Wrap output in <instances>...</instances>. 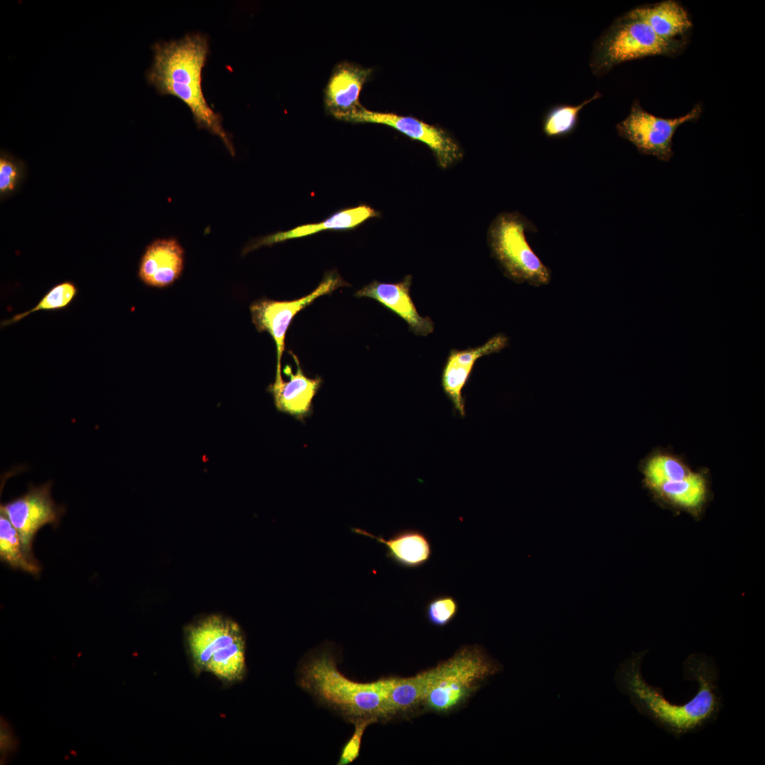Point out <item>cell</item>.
I'll return each mask as SVG.
<instances>
[{"label":"cell","instance_id":"obj_1","mask_svg":"<svg viewBox=\"0 0 765 765\" xmlns=\"http://www.w3.org/2000/svg\"><path fill=\"white\" fill-rule=\"evenodd\" d=\"M647 652H632L614 674L616 687L630 698L638 712L676 739L714 722L723 706L718 684L720 670L715 659L702 653H693L685 659L684 679L696 681L698 688L690 700L677 704L669 701L661 688L644 679L641 667Z\"/></svg>","mask_w":765,"mask_h":765},{"label":"cell","instance_id":"obj_2","mask_svg":"<svg viewBox=\"0 0 765 765\" xmlns=\"http://www.w3.org/2000/svg\"><path fill=\"white\" fill-rule=\"evenodd\" d=\"M154 60L147 79L162 95L181 99L191 110L198 128L217 136L234 157L232 136L222 126V117L207 103L202 89V72L209 52L207 35L189 33L180 39L152 46Z\"/></svg>","mask_w":765,"mask_h":765},{"label":"cell","instance_id":"obj_3","mask_svg":"<svg viewBox=\"0 0 765 765\" xmlns=\"http://www.w3.org/2000/svg\"><path fill=\"white\" fill-rule=\"evenodd\" d=\"M391 682L392 677L367 683L348 679L328 654L311 658L300 672L302 688L355 724L388 719L387 698Z\"/></svg>","mask_w":765,"mask_h":765},{"label":"cell","instance_id":"obj_4","mask_svg":"<svg viewBox=\"0 0 765 765\" xmlns=\"http://www.w3.org/2000/svg\"><path fill=\"white\" fill-rule=\"evenodd\" d=\"M186 643L197 673L208 672L227 683L244 678L245 639L234 620L221 615L208 616L188 628Z\"/></svg>","mask_w":765,"mask_h":765},{"label":"cell","instance_id":"obj_5","mask_svg":"<svg viewBox=\"0 0 765 765\" xmlns=\"http://www.w3.org/2000/svg\"><path fill=\"white\" fill-rule=\"evenodd\" d=\"M688 42L662 39L645 22L626 12L616 18L594 41L589 67L594 75L602 76L628 61L655 56L676 57L685 51Z\"/></svg>","mask_w":765,"mask_h":765},{"label":"cell","instance_id":"obj_6","mask_svg":"<svg viewBox=\"0 0 765 765\" xmlns=\"http://www.w3.org/2000/svg\"><path fill=\"white\" fill-rule=\"evenodd\" d=\"M537 230L535 225L519 212H504L490 224L487 241L507 277L516 283L539 287L550 283L551 272L526 239V232Z\"/></svg>","mask_w":765,"mask_h":765},{"label":"cell","instance_id":"obj_7","mask_svg":"<svg viewBox=\"0 0 765 765\" xmlns=\"http://www.w3.org/2000/svg\"><path fill=\"white\" fill-rule=\"evenodd\" d=\"M501 666L476 646L460 650L438 666V673L424 705L436 713H448L463 703L477 684L500 671Z\"/></svg>","mask_w":765,"mask_h":765},{"label":"cell","instance_id":"obj_8","mask_svg":"<svg viewBox=\"0 0 765 765\" xmlns=\"http://www.w3.org/2000/svg\"><path fill=\"white\" fill-rule=\"evenodd\" d=\"M642 470L647 486L675 506L693 511L706 500V475L693 471L672 453H652L645 460Z\"/></svg>","mask_w":765,"mask_h":765},{"label":"cell","instance_id":"obj_9","mask_svg":"<svg viewBox=\"0 0 765 765\" xmlns=\"http://www.w3.org/2000/svg\"><path fill=\"white\" fill-rule=\"evenodd\" d=\"M703 113V105L696 103L689 112L674 118H662L645 110L639 100L632 103L627 117L616 125L617 134L633 144L638 152L662 162L674 157L673 137L677 129L688 122H696Z\"/></svg>","mask_w":765,"mask_h":765},{"label":"cell","instance_id":"obj_10","mask_svg":"<svg viewBox=\"0 0 765 765\" xmlns=\"http://www.w3.org/2000/svg\"><path fill=\"white\" fill-rule=\"evenodd\" d=\"M348 285L335 272L329 273L319 285L310 294L290 301H278L267 298L252 302L249 307L251 320L259 332H267L273 338L276 347V372L275 380L283 379L281 359L285 350V339L293 319L300 310L312 304L317 298L332 293L334 290Z\"/></svg>","mask_w":765,"mask_h":765},{"label":"cell","instance_id":"obj_11","mask_svg":"<svg viewBox=\"0 0 765 765\" xmlns=\"http://www.w3.org/2000/svg\"><path fill=\"white\" fill-rule=\"evenodd\" d=\"M339 120L353 123H377L390 126L410 139L427 145L434 154L437 164L443 169L453 165L463 156L460 146L446 130L412 116L372 111L361 105Z\"/></svg>","mask_w":765,"mask_h":765},{"label":"cell","instance_id":"obj_12","mask_svg":"<svg viewBox=\"0 0 765 765\" xmlns=\"http://www.w3.org/2000/svg\"><path fill=\"white\" fill-rule=\"evenodd\" d=\"M52 482L31 485L23 495L1 504L4 514L17 530L23 552L29 560L38 562L32 552V544L38 531L46 524L56 525L64 511L51 497Z\"/></svg>","mask_w":765,"mask_h":765},{"label":"cell","instance_id":"obj_13","mask_svg":"<svg viewBox=\"0 0 765 765\" xmlns=\"http://www.w3.org/2000/svg\"><path fill=\"white\" fill-rule=\"evenodd\" d=\"M508 344L502 334L490 338L482 346L464 350L453 349L446 361L441 375V385L454 409L461 417L465 416V401L462 391L468 381L476 361L481 357L497 353Z\"/></svg>","mask_w":765,"mask_h":765},{"label":"cell","instance_id":"obj_14","mask_svg":"<svg viewBox=\"0 0 765 765\" xmlns=\"http://www.w3.org/2000/svg\"><path fill=\"white\" fill-rule=\"evenodd\" d=\"M184 264L185 251L176 238L156 239L141 257L138 277L149 287L166 288L181 277Z\"/></svg>","mask_w":765,"mask_h":765},{"label":"cell","instance_id":"obj_15","mask_svg":"<svg viewBox=\"0 0 765 765\" xmlns=\"http://www.w3.org/2000/svg\"><path fill=\"white\" fill-rule=\"evenodd\" d=\"M289 353L295 361L296 373H293L290 365H285L283 371L289 378L288 381L283 379L275 380L268 385L267 390L271 394L278 412L303 421L312 412L313 398L319 389L322 380L319 377H307L303 373L297 356L291 351Z\"/></svg>","mask_w":765,"mask_h":765},{"label":"cell","instance_id":"obj_16","mask_svg":"<svg viewBox=\"0 0 765 765\" xmlns=\"http://www.w3.org/2000/svg\"><path fill=\"white\" fill-rule=\"evenodd\" d=\"M412 279L408 275L395 283L374 280L355 295L375 300L405 321L414 334L427 336L434 332V324L430 317L419 314L410 295Z\"/></svg>","mask_w":765,"mask_h":765},{"label":"cell","instance_id":"obj_17","mask_svg":"<svg viewBox=\"0 0 765 765\" xmlns=\"http://www.w3.org/2000/svg\"><path fill=\"white\" fill-rule=\"evenodd\" d=\"M373 72L371 68L344 61L336 64L324 91L326 110L339 120L361 106L359 95Z\"/></svg>","mask_w":765,"mask_h":765},{"label":"cell","instance_id":"obj_18","mask_svg":"<svg viewBox=\"0 0 765 765\" xmlns=\"http://www.w3.org/2000/svg\"><path fill=\"white\" fill-rule=\"evenodd\" d=\"M627 13L645 22L662 39L689 42L693 21L686 7L676 0L640 5Z\"/></svg>","mask_w":765,"mask_h":765},{"label":"cell","instance_id":"obj_19","mask_svg":"<svg viewBox=\"0 0 765 765\" xmlns=\"http://www.w3.org/2000/svg\"><path fill=\"white\" fill-rule=\"evenodd\" d=\"M378 215V212L375 210L365 205L343 210L322 222L298 226L288 231L278 232L254 239L245 246L242 254L245 255L262 246H272L288 239L306 237L326 230L352 229L369 218Z\"/></svg>","mask_w":765,"mask_h":765},{"label":"cell","instance_id":"obj_20","mask_svg":"<svg viewBox=\"0 0 765 765\" xmlns=\"http://www.w3.org/2000/svg\"><path fill=\"white\" fill-rule=\"evenodd\" d=\"M352 531L383 544L387 549V557L400 567H419L425 565L431 557L432 548L429 539L417 529L401 530L389 538L377 536L359 528H353Z\"/></svg>","mask_w":765,"mask_h":765},{"label":"cell","instance_id":"obj_21","mask_svg":"<svg viewBox=\"0 0 765 765\" xmlns=\"http://www.w3.org/2000/svg\"><path fill=\"white\" fill-rule=\"evenodd\" d=\"M438 675V667L407 678L392 677L387 698L390 719L423 703Z\"/></svg>","mask_w":765,"mask_h":765},{"label":"cell","instance_id":"obj_22","mask_svg":"<svg viewBox=\"0 0 765 765\" xmlns=\"http://www.w3.org/2000/svg\"><path fill=\"white\" fill-rule=\"evenodd\" d=\"M600 97L601 94L596 91L591 98L577 105L559 103L551 106L542 120L544 135L548 137H562L572 134L578 125L583 108Z\"/></svg>","mask_w":765,"mask_h":765},{"label":"cell","instance_id":"obj_23","mask_svg":"<svg viewBox=\"0 0 765 765\" xmlns=\"http://www.w3.org/2000/svg\"><path fill=\"white\" fill-rule=\"evenodd\" d=\"M0 558L14 569H18L33 575L40 570L38 562L28 559L23 551L17 530L6 516L0 512Z\"/></svg>","mask_w":765,"mask_h":765},{"label":"cell","instance_id":"obj_24","mask_svg":"<svg viewBox=\"0 0 765 765\" xmlns=\"http://www.w3.org/2000/svg\"><path fill=\"white\" fill-rule=\"evenodd\" d=\"M78 293L76 285L72 281H64L52 287L32 309L18 313L3 321L1 327L16 323L28 315L38 311L57 310L69 306Z\"/></svg>","mask_w":765,"mask_h":765},{"label":"cell","instance_id":"obj_25","mask_svg":"<svg viewBox=\"0 0 765 765\" xmlns=\"http://www.w3.org/2000/svg\"><path fill=\"white\" fill-rule=\"evenodd\" d=\"M458 608V603L453 596L438 595L431 599L427 604L426 616L431 625L443 627L455 618Z\"/></svg>","mask_w":765,"mask_h":765},{"label":"cell","instance_id":"obj_26","mask_svg":"<svg viewBox=\"0 0 765 765\" xmlns=\"http://www.w3.org/2000/svg\"><path fill=\"white\" fill-rule=\"evenodd\" d=\"M20 169L18 163L8 155L0 158V192L6 193L13 190L18 178Z\"/></svg>","mask_w":765,"mask_h":765},{"label":"cell","instance_id":"obj_27","mask_svg":"<svg viewBox=\"0 0 765 765\" xmlns=\"http://www.w3.org/2000/svg\"><path fill=\"white\" fill-rule=\"evenodd\" d=\"M369 724H370V722L368 721L360 722L355 724L356 732L348 744L344 747L340 762L346 764L352 761L357 757L363 731Z\"/></svg>","mask_w":765,"mask_h":765},{"label":"cell","instance_id":"obj_28","mask_svg":"<svg viewBox=\"0 0 765 765\" xmlns=\"http://www.w3.org/2000/svg\"><path fill=\"white\" fill-rule=\"evenodd\" d=\"M15 740L8 727L1 723V750L4 754H8L14 749Z\"/></svg>","mask_w":765,"mask_h":765}]
</instances>
